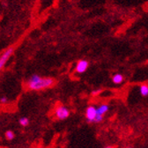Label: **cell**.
Wrapping results in <instances>:
<instances>
[{
	"instance_id": "cell-12",
	"label": "cell",
	"mask_w": 148,
	"mask_h": 148,
	"mask_svg": "<svg viewBox=\"0 0 148 148\" xmlns=\"http://www.w3.org/2000/svg\"><path fill=\"white\" fill-rule=\"evenodd\" d=\"M7 101H8V99L5 96H3V97L0 98V102H1V103H6Z\"/></svg>"
},
{
	"instance_id": "cell-10",
	"label": "cell",
	"mask_w": 148,
	"mask_h": 148,
	"mask_svg": "<svg viewBox=\"0 0 148 148\" xmlns=\"http://www.w3.org/2000/svg\"><path fill=\"white\" fill-rule=\"evenodd\" d=\"M15 135H14V132H12V131H7L5 132V138L7 140H12L14 138Z\"/></svg>"
},
{
	"instance_id": "cell-5",
	"label": "cell",
	"mask_w": 148,
	"mask_h": 148,
	"mask_svg": "<svg viewBox=\"0 0 148 148\" xmlns=\"http://www.w3.org/2000/svg\"><path fill=\"white\" fill-rule=\"evenodd\" d=\"M108 109H109V107L106 103L101 104L97 108V116L95 119V123H101L103 120V116L108 112Z\"/></svg>"
},
{
	"instance_id": "cell-8",
	"label": "cell",
	"mask_w": 148,
	"mask_h": 148,
	"mask_svg": "<svg viewBox=\"0 0 148 148\" xmlns=\"http://www.w3.org/2000/svg\"><path fill=\"white\" fill-rule=\"evenodd\" d=\"M139 92H140V95L144 97L148 95V85L146 84H143L140 86L139 87Z\"/></svg>"
},
{
	"instance_id": "cell-1",
	"label": "cell",
	"mask_w": 148,
	"mask_h": 148,
	"mask_svg": "<svg viewBox=\"0 0 148 148\" xmlns=\"http://www.w3.org/2000/svg\"><path fill=\"white\" fill-rule=\"evenodd\" d=\"M55 84V79L49 77H41L37 74L32 75L27 82V86L29 90L40 91L51 87Z\"/></svg>"
},
{
	"instance_id": "cell-2",
	"label": "cell",
	"mask_w": 148,
	"mask_h": 148,
	"mask_svg": "<svg viewBox=\"0 0 148 148\" xmlns=\"http://www.w3.org/2000/svg\"><path fill=\"white\" fill-rule=\"evenodd\" d=\"M55 116L59 120H65L70 116V110L64 105H60L55 109Z\"/></svg>"
},
{
	"instance_id": "cell-9",
	"label": "cell",
	"mask_w": 148,
	"mask_h": 148,
	"mask_svg": "<svg viewBox=\"0 0 148 148\" xmlns=\"http://www.w3.org/2000/svg\"><path fill=\"white\" fill-rule=\"evenodd\" d=\"M18 123L20 124L23 127H26L29 124V119L27 117H21L20 120H18Z\"/></svg>"
},
{
	"instance_id": "cell-14",
	"label": "cell",
	"mask_w": 148,
	"mask_h": 148,
	"mask_svg": "<svg viewBox=\"0 0 148 148\" xmlns=\"http://www.w3.org/2000/svg\"><path fill=\"white\" fill-rule=\"evenodd\" d=\"M126 148H132L131 146H128V147H126Z\"/></svg>"
},
{
	"instance_id": "cell-13",
	"label": "cell",
	"mask_w": 148,
	"mask_h": 148,
	"mask_svg": "<svg viewBox=\"0 0 148 148\" xmlns=\"http://www.w3.org/2000/svg\"><path fill=\"white\" fill-rule=\"evenodd\" d=\"M104 148H113L112 146H106V147H104Z\"/></svg>"
},
{
	"instance_id": "cell-4",
	"label": "cell",
	"mask_w": 148,
	"mask_h": 148,
	"mask_svg": "<svg viewBox=\"0 0 148 148\" xmlns=\"http://www.w3.org/2000/svg\"><path fill=\"white\" fill-rule=\"evenodd\" d=\"M13 50H14L13 48L11 47V48L7 49L6 50H5L1 55H0V71H1L4 68V66L5 65L6 62L9 60L10 57L13 53Z\"/></svg>"
},
{
	"instance_id": "cell-6",
	"label": "cell",
	"mask_w": 148,
	"mask_h": 148,
	"mask_svg": "<svg viewBox=\"0 0 148 148\" xmlns=\"http://www.w3.org/2000/svg\"><path fill=\"white\" fill-rule=\"evenodd\" d=\"M88 66H89V63L88 61L86 60H79L78 61L77 64H76V67H75V71L79 74H82L84 72L86 71V70L88 69Z\"/></svg>"
},
{
	"instance_id": "cell-3",
	"label": "cell",
	"mask_w": 148,
	"mask_h": 148,
	"mask_svg": "<svg viewBox=\"0 0 148 148\" xmlns=\"http://www.w3.org/2000/svg\"><path fill=\"white\" fill-rule=\"evenodd\" d=\"M86 118L89 123H95L97 116V108L95 106H88L86 109Z\"/></svg>"
},
{
	"instance_id": "cell-7",
	"label": "cell",
	"mask_w": 148,
	"mask_h": 148,
	"mask_svg": "<svg viewBox=\"0 0 148 148\" xmlns=\"http://www.w3.org/2000/svg\"><path fill=\"white\" fill-rule=\"evenodd\" d=\"M112 82L116 85H120L123 82V76L120 73H116L112 77Z\"/></svg>"
},
{
	"instance_id": "cell-11",
	"label": "cell",
	"mask_w": 148,
	"mask_h": 148,
	"mask_svg": "<svg viewBox=\"0 0 148 148\" xmlns=\"http://www.w3.org/2000/svg\"><path fill=\"white\" fill-rule=\"evenodd\" d=\"M101 89H98V90H94V91H92V92H91V94H92V96H96V95H100L101 94Z\"/></svg>"
}]
</instances>
